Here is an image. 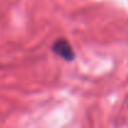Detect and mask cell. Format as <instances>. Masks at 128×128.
I'll use <instances>...</instances> for the list:
<instances>
[{
    "mask_svg": "<svg viewBox=\"0 0 128 128\" xmlns=\"http://www.w3.org/2000/svg\"><path fill=\"white\" fill-rule=\"evenodd\" d=\"M52 51L57 56L62 57L66 61H72L75 58V54H74V50H72L71 45L65 39H60L54 44L52 45Z\"/></svg>",
    "mask_w": 128,
    "mask_h": 128,
    "instance_id": "6da1fadb",
    "label": "cell"
}]
</instances>
